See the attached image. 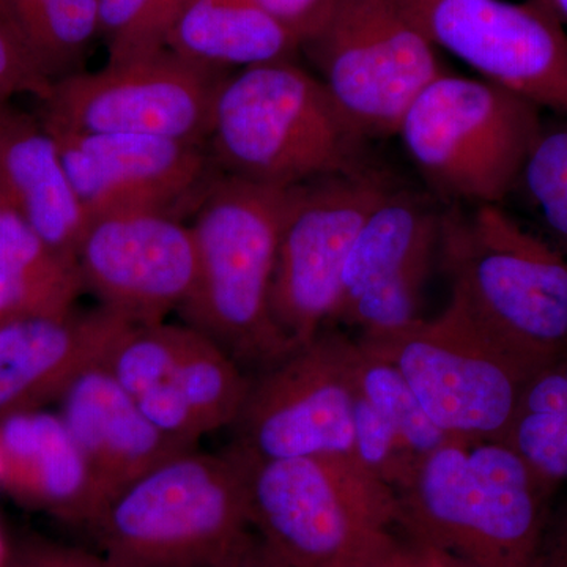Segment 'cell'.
Masks as SVG:
<instances>
[{"label": "cell", "instance_id": "obj_1", "mask_svg": "<svg viewBox=\"0 0 567 567\" xmlns=\"http://www.w3.org/2000/svg\"><path fill=\"white\" fill-rule=\"evenodd\" d=\"M557 488L506 443L451 440L398 492L399 528L470 567H533Z\"/></svg>", "mask_w": 567, "mask_h": 567}, {"label": "cell", "instance_id": "obj_2", "mask_svg": "<svg viewBox=\"0 0 567 567\" xmlns=\"http://www.w3.org/2000/svg\"><path fill=\"white\" fill-rule=\"evenodd\" d=\"M451 301L491 344L536 372L567 354V252L499 205L442 213Z\"/></svg>", "mask_w": 567, "mask_h": 567}, {"label": "cell", "instance_id": "obj_3", "mask_svg": "<svg viewBox=\"0 0 567 567\" xmlns=\"http://www.w3.org/2000/svg\"><path fill=\"white\" fill-rule=\"evenodd\" d=\"M290 188L218 174L192 224L197 275L178 311L240 365L257 372L295 347L276 324L270 295Z\"/></svg>", "mask_w": 567, "mask_h": 567}, {"label": "cell", "instance_id": "obj_4", "mask_svg": "<svg viewBox=\"0 0 567 567\" xmlns=\"http://www.w3.org/2000/svg\"><path fill=\"white\" fill-rule=\"evenodd\" d=\"M212 155L223 174L289 189L358 169L365 137L315 73L295 61L226 76L213 100Z\"/></svg>", "mask_w": 567, "mask_h": 567}, {"label": "cell", "instance_id": "obj_5", "mask_svg": "<svg viewBox=\"0 0 567 567\" xmlns=\"http://www.w3.org/2000/svg\"><path fill=\"white\" fill-rule=\"evenodd\" d=\"M245 470L233 450L194 451L156 465L112 496L91 524L118 567H233L249 535Z\"/></svg>", "mask_w": 567, "mask_h": 567}, {"label": "cell", "instance_id": "obj_6", "mask_svg": "<svg viewBox=\"0 0 567 567\" xmlns=\"http://www.w3.org/2000/svg\"><path fill=\"white\" fill-rule=\"evenodd\" d=\"M245 470L251 527L293 567H346L399 527L398 494L354 457L259 458L233 445Z\"/></svg>", "mask_w": 567, "mask_h": 567}, {"label": "cell", "instance_id": "obj_7", "mask_svg": "<svg viewBox=\"0 0 567 567\" xmlns=\"http://www.w3.org/2000/svg\"><path fill=\"white\" fill-rule=\"evenodd\" d=\"M505 87L443 73L410 104L395 136L427 185L454 200L499 205L517 188L544 121Z\"/></svg>", "mask_w": 567, "mask_h": 567}, {"label": "cell", "instance_id": "obj_8", "mask_svg": "<svg viewBox=\"0 0 567 567\" xmlns=\"http://www.w3.org/2000/svg\"><path fill=\"white\" fill-rule=\"evenodd\" d=\"M300 52L365 140L395 136L410 104L446 71L395 0H330Z\"/></svg>", "mask_w": 567, "mask_h": 567}, {"label": "cell", "instance_id": "obj_9", "mask_svg": "<svg viewBox=\"0 0 567 567\" xmlns=\"http://www.w3.org/2000/svg\"><path fill=\"white\" fill-rule=\"evenodd\" d=\"M358 342L401 371L425 413L451 439L503 442L532 375L451 300L434 319L363 334Z\"/></svg>", "mask_w": 567, "mask_h": 567}, {"label": "cell", "instance_id": "obj_10", "mask_svg": "<svg viewBox=\"0 0 567 567\" xmlns=\"http://www.w3.org/2000/svg\"><path fill=\"white\" fill-rule=\"evenodd\" d=\"M393 182L369 164L290 188L284 216L271 315L295 347L333 322L342 270L361 224Z\"/></svg>", "mask_w": 567, "mask_h": 567}, {"label": "cell", "instance_id": "obj_11", "mask_svg": "<svg viewBox=\"0 0 567 567\" xmlns=\"http://www.w3.org/2000/svg\"><path fill=\"white\" fill-rule=\"evenodd\" d=\"M224 71L166 50L52 82L41 123L85 134H140L203 144Z\"/></svg>", "mask_w": 567, "mask_h": 567}, {"label": "cell", "instance_id": "obj_12", "mask_svg": "<svg viewBox=\"0 0 567 567\" xmlns=\"http://www.w3.org/2000/svg\"><path fill=\"white\" fill-rule=\"evenodd\" d=\"M354 339L320 331L251 380L234 445L259 458L353 457Z\"/></svg>", "mask_w": 567, "mask_h": 567}, {"label": "cell", "instance_id": "obj_13", "mask_svg": "<svg viewBox=\"0 0 567 567\" xmlns=\"http://www.w3.org/2000/svg\"><path fill=\"white\" fill-rule=\"evenodd\" d=\"M436 50L481 80L567 117V33L535 3L395 0Z\"/></svg>", "mask_w": 567, "mask_h": 567}, {"label": "cell", "instance_id": "obj_14", "mask_svg": "<svg viewBox=\"0 0 567 567\" xmlns=\"http://www.w3.org/2000/svg\"><path fill=\"white\" fill-rule=\"evenodd\" d=\"M78 265L100 306L136 324L159 323L192 293L196 244L171 213H115L87 223Z\"/></svg>", "mask_w": 567, "mask_h": 567}, {"label": "cell", "instance_id": "obj_15", "mask_svg": "<svg viewBox=\"0 0 567 567\" xmlns=\"http://www.w3.org/2000/svg\"><path fill=\"white\" fill-rule=\"evenodd\" d=\"M47 132L58 144L87 223L115 213L175 215L182 204L199 203L213 181L203 144L140 134Z\"/></svg>", "mask_w": 567, "mask_h": 567}, {"label": "cell", "instance_id": "obj_16", "mask_svg": "<svg viewBox=\"0 0 567 567\" xmlns=\"http://www.w3.org/2000/svg\"><path fill=\"white\" fill-rule=\"evenodd\" d=\"M133 324L103 306L0 323V417L61 399L82 372L106 363Z\"/></svg>", "mask_w": 567, "mask_h": 567}, {"label": "cell", "instance_id": "obj_17", "mask_svg": "<svg viewBox=\"0 0 567 567\" xmlns=\"http://www.w3.org/2000/svg\"><path fill=\"white\" fill-rule=\"evenodd\" d=\"M61 401L63 423L87 462L104 505L156 465L193 451L142 415L103 365L82 372Z\"/></svg>", "mask_w": 567, "mask_h": 567}, {"label": "cell", "instance_id": "obj_18", "mask_svg": "<svg viewBox=\"0 0 567 567\" xmlns=\"http://www.w3.org/2000/svg\"><path fill=\"white\" fill-rule=\"evenodd\" d=\"M0 483L28 505L71 524L91 527L104 506L62 416L40 409L0 417Z\"/></svg>", "mask_w": 567, "mask_h": 567}, {"label": "cell", "instance_id": "obj_19", "mask_svg": "<svg viewBox=\"0 0 567 567\" xmlns=\"http://www.w3.org/2000/svg\"><path fill=\"white\" fill-rule=\"evenodd\" d=\"M0 204L54 251L78 260L87 216L58 144L41 121L9 103L0 107Z\"/></svg>", "mask_w": 567, "mask_h": 567}, {"label": "cell", "instance_id": "obj_20", "mask_svg": "<svg viewBox=\"0 0 567 567\" xmlns=\"http://www.w3.org/2000/svg\"><path fill=\"white\" fill-rule=\"evenodd\" d=\"M169 50L219 71L295 61L300 44L259 0H192Z\"/></svg>", "mask_w": 567, "mask_h": 567}, {"label": "cell", "instance_id": "obj_21", "mask_svg": "<svg viewBox=\"0 0 567 567\" xmlns=\"http://www.w3.org/2000/svg\"><path fill=\"white\" fill-rule=\"evenodd\" d=\"M442 213L406 189L394 188L361 224L341 278L339 312L360 295L404 274L439 251Z\"/></svg>", "mask_w": 567, "mask_h": 567}, {"label": "cell", "instance_id": "obj_22", "mask_svg": "<svg viewBox=\"0 0 567 567\" xmlns=\"http://www.w3.org/2000/svg\"><path fill=\"white\" fill-rule=\"evenodd\" d=\"M84 282L78 260L62 256L20 216L0 218V323L73 312Z\"/></svg>", "mask_w": 567, "mask_h": 567}, {"label": "cell", "instance_id": "obj_23", "mask_svg": "<svg viewBox=\"0 0 567 567\" xmlns=\"http://www.w3.org/2000/svg\"><path fill=\"white\" fill-rule=\"evenodd\" d=\"M503 443L550 483L567 481V354L528 377Z\"/></svg>", "mask_w": 567, "mask_h": 567}, {"label": "cell", "instance_id": "obj_24", "mask_svg": "<svg viewBox=\"0 0 567 567\" xmlns=\"http://www.w3.org/2000/svg\"><path fill=\"white\" fill-rule=\"evenodd\" d=\"M52 81L78 69L100 37V0H0Z\"/></svg>", "mask_w": 567, "mask_h": 567}, {"label": "cell", "instance_id": "obj_25", "mask_svg": "<svg viewBox=\"0 0 567 567\" xmlns=\"http://www.w3.org/2000/svg\"><path fill=\"white\" fill-rule=\"evenodd\" d=\"M205 434L237 423L251 379L212 339L185 324L173 375Z\"/></svg>", "mask_w": 567, "mask_h": 567}, {"label": "cell", "instance_id": "obj_26", "mask_svg": "<svg viewBox=\"0 0 567 567\" xmlns=\"http://www.w3.org/2000/svg\"><path fill=\"white\" fill-rule=\"evenodd\" d=\"M353 380L358 394L393 425L417 457L429 456L440 446L456 440L425 413L401 371L365 349L358 339H354Z\"/></svg>", "mask_w": 567, "mask_h": 567}, {"label": "cell", "instance_id": "obj_27", "mask_svg": "<svg viewBox=\"0 0 567 567\" xmlns=\"http://www.w3.org/2000/svg\"><path fill=\"white\" fill-rule=\"evenodd\" d=\"M192 0H100V37L107 62L169 50L171 37Z\"/></svg>", "mask_w": 567, "mask_h": 567}, {"label": "cell", "instance_id": "obj_28", "mask_svg": "<svg viewBox=\"0 0 567 567\" xmlns=\"http://www.w3.org/2000/svg\"><path fill=\"white\" fill-rule=\"evenodd\" d=\"M520 183L555 245L567 252V117L544 122Z\"/></svg>", "mask_w": 567, "mask_h": 567}, {"label": "cell", "instance_id": "obj_29", "mask_svg": "<svg viewBox=\"0 0 567 567\" xmlns=\"http://www.w3.org/2000/svg\"><path fill=\"white\" fill-rule=\"evenodd\" d=\"M353 457L369 475L393 488L395 494L410 483L421 462L393 425L358 391L353 412Z\"/></svg>", "mask_w": 567, "mask_h": 567}, {"label": "cell", "instance_id": "obj_30", "mask_svg": "<svg viewBox=\"0 0 567 567\" xmlns=\"http://www.w3.org/2000/svg\"><path fill=\"white\" fill-rule=\"evenodd\" d=\"M52 82L0 3V92L10 99L28 93L44 102Z\"/></svg>", "mask_w": 567, "mask_h": 567}, {"label": "cell", "instance_id": "obj_31", "mask_svg": "<svg viewBox=\"0 0 567 567\" xmlns=\"http://www.w3.org/2000/svg\"><path fill=\"white\" fill-rule=\"evenodd\" d=\"M346 567H425L420 544L405 535H395L394 529L375 539Z\"/></svg>", "mask_w": 567, "mask_h": 567}, {"label": "cell", "instance_id": "obj_32", "mask_svg": "<svg viewBox=\"0 0 567 567\" xmlns=\"http://www.w3.org/2000/svg\"><path fill=\"white\" fill-rule=\"evenodd\" d=\"M281 22L298 44L315 28L330 0H259Z\"/></svg>", "mask_w": 567, "mask_h": 567}, {"label": "cell", "instance_id": "obj_33", "mask_svg": "<svg viewBox=\"0 0 567 567\" xmlns=\"http://www.w3.org/2000/svg\"><path fill=\"white\" fill-rule=\"evenodd\" d=\"M18 567H118L104 555L89 554L81 548L47 546L37 548Z\"/></svg>", "mask_w": 567, "mask_h": 567}, {"label": "cell", "instance_id": "obj_34", "mask_svg": "<svg viewBox=\"0 0 567 567\" xmlns=\"http://www.w3.org/2000/svg\"><path fill=\"white\" fill-rule=\"evenodd\" d=\"M533 567H567V499L551 513Z\"/></svg>", "mask_w": 567, "mask_h": 567}, {"label": "cell", "instance_id": "obj_35", "mask_svg": "<svg viewBox=\"0 0 567 567\" xmlns=\"http://www.w3.org/2000/svg\"><path fill=\"white\" fill-rule=\"evenodd\" d=\"M233 567H293L290 566L289 563L282 561L281 558L276 557L275 554H271L267 547L260 543L259 539H256V543L252 544L251 548L238 559L237 563Z\"/></svg>", "mask_w": 567, "mask_h": 567}, {"label": "cell", "instance_id": "obj_36", "mask_svg": "<svg viewBox=\"0 0 567 567\" xmlns=\"http://www.w3.org/2000/svg\"><path fill=\"white\" fill-rule=\"evenodd\" d=\"M410 539H412V537H410ZM420 547L421 550H423L425 567H470L468 565H465V563H462L461 559L445 554V551L436 550L434 547L424 546V544H420Z\"/></svg>", "mask_w": 567, "mask_h": 567}, {"label": "cell", "instance_id": "obj_37", "mask_svg": "<svg viewBox=\"0 0 567 567\" xmlns=\"http://www.w3.org/2000/svg\"><path fill=\"white\" fill-rule=\"evenodd\" d=\"M540 10L546 11L561 25H567V0H529Z\"/></svg>", "mask_w": 567, "mask_h": 567}, {"label": "cell", "instance_id": "obj_38", "mask_svg": "<svg viewBox=\"0 0 567 567\" xmlns=\"http://www.w3.org/2000/svg\"><path fill=\"white\" fill-rule=\"evenodd\" d=\"M10 96H7L6 93L0 92V107L3 106V104L9 103Z\"/></svg>", "mask_w": 567, "mask_h": 567}, {"label": "cell", "instance_id": "obj_39", "mask_svg": "<svg viewBox=\"0 0 567 567\" xmlns=\"http://www.w3.org/2000/svg\"><path fill=\"white\" fill-rule=\"evenodd\" d=\"M0 558H2V543H0Z\"/></svg>", "mask_w": 567, "mask_h": 567}, {"label": "cell", "instance_id": "obj_40", "mask_svg": "<svg viewBox=\"0 0 567 567\" xmlns=\"http://www.w3.org/2000/svg\"><path fill=\"white\" fill-rule=\"evenodd\" d=\"M0 218H2V204H0Z\"/></svg>", "mask_w": 567, "mask_h": 567}]
</instances>
